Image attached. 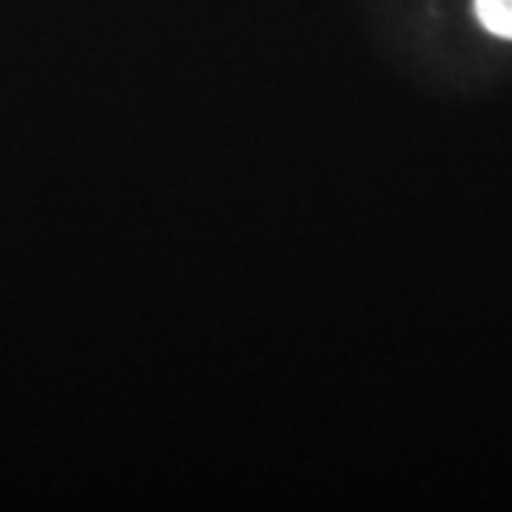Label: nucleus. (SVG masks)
<instances>
[{"mask_svg": "<svg viewBox=\"0 0 512 512\" xmlns=\"http://www.w3.org/2000/svg\"><path fill=\"white\" fill-rule=\"evenodd\" d=\"M473 9L487 32L512 40V0H473Z\"/></svg>", "mask_w": 512, "mask_h": 512, "instance_id": "nucleus-1", "label": "nucleus"}]
</instances>
